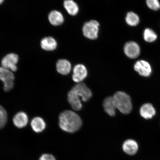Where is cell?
I'll return each instance as SVG.
<instances>
[{
    "label": "cell",
    "instance_id": "1",
    "mask_svg": "<svg viewBox=\"0 0 160 160\" xmlns=\"http://www.w3.org/2000/svg\"><path fill=\"white\" fill-rule=\"evenodd\" d=\"M82 121L79 116L73 111L67 110L62 112L59 117V126L67 132L73 133L80 129Z\"/></svg>",
    "mask_w": 160,
    "mask_h": 160
},
{
    "label": "cell",
    "instance_id": "2",
    "mask_svg": "<svg viewBox=\"0 0 160 160\" xmlns=\"http://www.w3.org/2000/svg\"><path fill=\"white\" fill-rule=\"evenodd\" d=\"M117 108L124 114L129 113L132 109V101L129 95L125 92H117L113 96Z\"/></svg>",
    "mask_w": 160,
    "mask_h": 160
},
{
    "label": "cell",
    "instance_id": "3",
    "mask_svg": "<svg viewBox=\"0 0 160 160\" xmlns=\"http://www.w3.org/2000/svg\"><path fill=\"white\" fill-rule=\"evenodd\" d=\"M15 78L12 72L0 67V80L3 83V89L5 91H10L13 88Z\"/></svg>",
    "mask_w": 160,
    "mask_h": 160
},
{
    "label": "cell",
    "instance_id": "4",
    "mask_svg": "<svg viewBox=\"0 0 160 160\" xmlns=\"http://www.w3.org/2000/svg\"><path fill=\"white\" fill-rule=\"evenodd\" d=\"M99 23L92 20L87 22L83 25V32L84 35L89 39H95L98 37Z\"/></svg>",
    "mask_w": 160,
    "mask_h": 160
},
{
    "label": "cell",
    "instance_id": "5",
    "mask_svg": "<svg viewBox=\"0 0 160 160\" xmlns=\"http://www.w3.org/2000/svg\"><path fill=\"white\" fill-rule=\"evenodd\" d=\"M19 61L18 56L14 53L8 54L1 61V67L12 72L17 71V64Z\"/></svg>",
    "mask_w": 160,
    "mask_h": 160
},
{
    "label": "cell",
    "instance_id": "6",
    "mask_svg": "<svg viewBox=\"0 0 160 160\" xmlns=\"http://www.w3.org/2000/svg\"><path fill=\"white\" fill-rule=\"evenodd\" d=\"M72 89L74 90L83 102H87L92 97L91 90L85 83L81 82L78 83L74 86Z\"/></svg>",
    "mask_w": 160,
    "mask_h": 160
},
{
    "label": "cell",
    "instance_id": "7",
    "mask_svg": "<svg viewBox=\"0 0 160 160\" xmlns=\"http://www.w3.org/2000/svg\"><path fill=\"white\" fill-rule=\"evenodd\" d=\"M134 69L140 75L144 77H148L152 72V68L148 62L144 60H140L136 63Z\"/></svg>",
    "mask_w": 160,
    "mask_h": 160
},
{
    "label": "cell",
    "instance_id": "8",
    "mask_svg": "<svg viewBox=\"0 0 160 160\" xmlns=\"http://www.w3.org/2000/svg\"><path fill=\"white\" fill-rule=\"evenodd\" d=\"M124 50L126 55L130 58H136L140 54L139 46L134 42H129L126 43Z\"/></svg>",
    "mask_w": 160,
    "mask_h": 160
},
{
    "label": "cell",
    "instance_id": "9",
    "mask_svg": "<svg viewBox=\"0 0 160 160\" xmlns=\"http://www.w3.org/2000/svg\"><path fill=\"white\" fill-rule=\"evenodd\" d=\"M87 70L84 65H77L73 68V80L75 82H81L87 77Z\"/></svg>",
    "mask_w": 160,
    "mask_h": 160
},
{
    "label": "cell",
    "instance_id": "10",
    "mask_svg": "<svg viewBox=\"0 0 160 160\" xmlns=\"http://www.w3.org/2000/svg\"><path fill=\"white\" fill-rule=\"evenodd\" d=\"M81 99L78 95L72 89L68 93V101L72 109L75 111H79L82 108Z\"/></svg>",
    "mask_w": 160,
    "mask_h": 160
},
{
    "label": "cell",
    "instance_id": "11",
    "mask_svg": "<svg viewBox=\"0 0 160 160\" xmlns=\"http://www.w3.org/2000/svg\"><path fill=\"white\" fill-rule=\"evenodd\" d=\"M28 117L27 115L23 112L17 113L13 119L14 125L19 128H22L25 127L28 123Z\"/></svg>",
    "mask_w": 160,
    "mask_h": 160
},
{
    "label": "cell",
    "instance_id": "12",
    "mask_svg": "<svg viewBox=\"0 0 160 160\" xmlns=\"http://www.w3.org/2000/svg\"><path fill=\"white\" fill-rule=\"evenodd\" d=\"M122 149L127 154L133 155L135 154L138 149V146L137 142L132 139H128L123 143Z\"/></svg>",
    "mask_w": 160,
    "mask_h": 160
},
{
    "label": "cell",
    "instance_id": "13",
    "mask_svg": "<svg viewBox=\"0 0 160 160\" xmlns=\"http://www.w3.org/2000/svg\"><path fill=\"white\" fill-rule=\"evenodd\" d=\"M140 114L145 119H151L156 114L155 108L151 103H147L142 105L140 110Z\"/></svg>",
    "mask_w": 160,
    "mask_h": 160
},
{
    "label": "cell",
    "instance_id": "14",
    "mask_svg": "<svg viewBox=\"0 0 160 160\" xmlns=\"http://www.w3.org/2000/svg\"><path fill=\"white\" fill-rule=\"evenodd\" d=\"M103 106L106 112L111 117L115 115L116 108L113 97L106 98L104 100Z\"/></svg>",
    "mask_w": 160,
    "mask_h": 160
},
{
    "label": "cell",
    "instance_id": "15",
    "mask_svg": "<svg viewBox=\"0 0 160 160\" xmlns=\"http://www.w3.org/2000/svg\"><path fill=\"white\" fill-rule=\"evenodd\" d=\"M56 67L58 72L62 75L68 74L71 69V64L66 59L59 60Z\"/></svg>",
    "mask_w": 160,
    "mask_h": 160
},
{
    "label": "cell",
    "instance_id": "16",
    "mask_svg": "<svg viewBox=\"0 0 160 160\" xmlns=\"http://www.w3.org/2000/svg\"><path fill=\"white\" fill-rule=\"evenodd\" d=\"M41 45L42 49L46 51H53L57 48V43L55 39L51 37H47L41 40Z\"/></svg>",
    "mask_w": 160,
    "mask_h": 160
},
{
    "label": "cell",
    "instance_id": "17",
    "mask_svg": "<svg viewBox=\"0 0 160 160\" xmlns=\"http://www.w3.org/2000/svg\"><path fill=\"white\" fill-rule=\"evenodd\" d=\"M50 23L53 26H59L63 23L64 18L62 14L60 12L53 11L50 12L48 16Z\"/></svg>",
    "mask_w": 160,
    "mask_h": 160
},
{
    "label": "cell",
    "instance_id": "18",
    "mask_svg": "<svg viewBox=\"0 0 160 160\" xmlns=\"http://www.w3.org/2000/svg\"><path fill=\"white\" fill-rule=\"evenodd\" d=\"M31 126L33 131L37 133H40L45 130L46 124L42 118L37 117L32 120Z\"/></svg>",
    "mask_w": 160,
    "mask_h": 160
},
{
    "label": "cell",
    "instance_id": "19",
    "mask_svg": "<svg viewBox=\"0 0 160 160\" xmlns=\"http://www.w3.org/2000/svg\"><path fill=\"white\" fill-rule=\"evenodd\" d=\"M63 5L70 15L74 16L78 12V7L73 0H65L64 2Z\"/></svg>",
    "mask_w": 160,
    "mask_h": 160
},
{
    "label": "cell",
    "instance_id": "20",
    "mask_svg": "<svg viewBox=\"0 0 160 160\" xmlns=\"http://www.w3.org/2000/svg\"><path fill=\"white\" fill-rule=\"evenodd\" d=\"M126 21L129 25L136 26L139 23V17L133 12H129L127 13L126 17Z\"/></svg>",
    "mask_w": 160,
    "mask_h": 160
},
{
    "label": "cell",
    "instance_id": "21",
    "mask_svg": "<svg viewBox=\"0 0 160 160\" xmlns=\"http://www.w3.org/2000/svg\"><path fill=\"white\" fill-rule=\"evenodd\" d=\"M144 38L146 41L152 42L157 39V36L152 30L149 28L145 29L143 33Z\"/></svg>",
    "mask_w": 160,
    "mask_h": 160
},
{
    "label": "cell",
    "instance_id": "22",
    "mask_svg": "<svg viewBox=\"0 0 160 160\" xmlns=\"http://www.w3.org/2000/svg\"><path fill=\"white\" fill-rule=\"evenodd\" d=\"M146 2L148 7L151 9L158 11L160 9V4L158 0H147Z\"/></svg>",
    "mask_w": 160,
    "mask_h": 160
},
{
    "label": "cell",
    "instance_id": "23",
    "mask_svg": "<svg viewBox=\"0 0 160 160\" xmlns=\"http://www.w3.org/2000/svg\"><path fill=\"white\" fill-rule=\"evenodd\" d=\"M39 160H56L54 156L49 154H44L40 157Z\"/></svg>",
    "mask_w": 160,
    "mask_h": 160
},
{
    "label": "cell",
    "instance_id": "24",
    "mask_svg": "<svg viewBox=\"0 0 160 160\" xmlns=\"http://www.w3.org/2000/svg\"><path fill=\"white\" fill-rule=\"evenodd\" d=\"M7 123L3 121L0 118V129L2 128L5 127Z\"/></svg>",
    "mask_w": 160,
    "mask_h": 160
},
{
    "label": "cell",
    "instance_id": "25",
    "mask_svg": "<svg viewBox=\"0 0 160 160\" xmlns=\"http://www.w3.org/2000/svg\"><path fill=\"white\" fill-rule=\"evenodd\" d=\"M4 0H0V5L3 2Z\"/></svg>",
    "mask_w": 160,
    "mask_h": 160
}]
</instances>
